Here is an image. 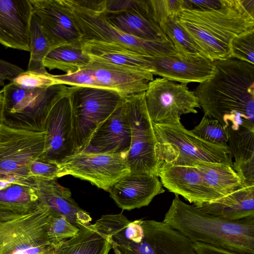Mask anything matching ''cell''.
<instances>
[{"label": "cell", "instance_id": "cell-19", "mask_svg": "<svg viewBox=\"0 0 254 254\" xmlns=\"http://www.w3.org/2000/svg\"><path fill=\"white\" fill-rule=\"evenodd\" d=\"M153 75L181 83H202L215 72V62L197 55L185 58L177 54L152 58Z\"/></svg>", "mask_w": 254, "mask_h": 254}, {"label": "cell", "instance_id": "cell-36", "mask_svg": "<svg viewBox=\"0 0 254 254\" xmlns=\"http://www.w3.org/2000/svg\"><path fill=\"white\" fill-rule=\"evenodd\" d=\"M154 20L159 24L171 19L178 18L183 9V0H149Z\"/></svg>", "mask_w": 254, "mask_h": 254}, {"label": "cell", "instance_id": "cell-21", "mask_svg": "<svg viewBox=\"0 0 254 254\" xmlns=\"http://www.w3.org/2000/svg\"><path fill=\"white\" fill-rule=\"evenodd\" d=\"M30 185L39 201L47 206L52 214L64 217L78 228L90 224L89 213L79 207L71 197L70 190L57 182V179H45L31 177Z\"/></svg>", "mask_w": 254, "mask_h": 254}, {"label": "cell", "instance_id": "cell-43", "mask_svg": "<svg viewBox=\"0 0 254 254\" xmlns=\"http://www.w3.org/2000/svg\"><path fill=\"white\" fill-rule=\"evenodd\" d=\"M242 3L247 12L254 17V0H241Z\"/></svg>", "mask_w": 254, "mask_h": 254}, {"label": "cell", "instance_id": "cell-8", "mask_svg": "<svg viewBox=\"0 0 254 254\" xmlns=\"http://www.w3.org/2000/svg\"><path fill=\"white\" fill-rule=\"evenodd\" d=\"M62 1L76 23L82 43L95 41L118 45L152 57L176 54L172 42L159 43L134 37L117 29L105 18L102 8H89L75 0Z\"/></svg>", "mask_w": 254, "mask_h": 254}, {"label": "cell", "instance_id": "cell-33", "mask_svg": "<svg viewBox=\"0 0 254 254\" xmlns=\"http://www.w3.org/2000/svg\"><path fill=\"white\" fill-rule=\"evenodd\" d=\"M190 131L209 143L228 146L226 129L216 119H209L204 116L199 123Z\"/></svg>", "mask_w": 254, "mask_h": 254}, {"label": "cell", "instance_id": "cell-39", "mask_svg": "<svg viewBox=\"0 0 254 254\" xmlns=\"http://www.w3.org/2000/svg\"><path fill=\"white\" fill-rule=\"evenodd\" d=\"M59 165L44 161L39 157L34 161L30 168L31 177L45 179L59 178Z\"/></svg>", "mask_w": 254, "mask_h": 254}, {"label": "cell", "instance_id": "cell-10", "mask_svg": "<svg viewBox=\"0 0 254 254\" xmlns=\"http://www.w3.org/2000/svg\"><path fill=\"white\" fill-rule=\"evenodd\" d=\"M145 92L125 98L123 107L131 131V142L127 154L130 173L158 177L162 163L155 153L156 137L145 99Z\"/></svg>", "mask_w": 254, "mask_h": 254}, {"label": "cell", "instance_id": "cell-45", "mask_svg": "<svg viewBox=\"0 0 254 254\" xmlns=\"http://www.w3.org/2000/svg\"></svg>", "mask_w": 254, "mask_h": 254}, {"label": "cell", "instance_id": "cell-5", "mask_svg": "<svg viewBox=\"0 0 254 254\" xmlns=\"http://www.w3.org/2000/svg\"><path fill=\"white\" fill-rule=\"evenodd\" d=\"M69 87L57 84L45 88H25L9 82L1 89L0 123L16 129L45 131L50 112Z\"/></svg>", "mask_w": 254, "mask_h": 254}, {"label": "cell", "instance_id": "cell-11", "mask_svg": "<svg viewBox=\"0 0 254 254\" xmlns=\"http://www.w3.org/2000/svg\"><path fill=\"white\" fill-rule=\"evenodd\" d=\"M45 131L7 127L0 123V181L29 180L32 162L43 153Z\"/></svg>", "mask_w": 254, "mask_h": 254}, {"label": "cell", "instance_id": "cell-40", "mask_svg": "<svg viewBox=\"0 0 254 254\" xmlns=\"http://www.w3.org/2000/svg\"><path fill=\"white\" fill-rule=\"evenodd\" d=\"M232 167L245 186H254V157L234 161Z\"/></svg>", "mask_w": 254, "mask_h": 254}, {"label": "cell", "instance_id": "cell-29", "mask_svg": "<svg viewBox=\"0 0 254 254\" xmlns=\"http://www.w3.org/2000/svg\"><path fill=\"white\" fill-rule=\"evenodd\" d=\"M90 57L82 49V45H63L52 49L45 58L43 64L49 70L59 69L66 74L72 73L87 66Z\"/></svg>", "mask_w": 254, "mask_h": 254}, {"label": "cell", "instance_id": "cell-6", "mask_svg": "<svg viewBox=\"0 0 254 254\" xmlns=\"http://www.w3.org/2000/svg\"><path fill=\"white\" fill-rule=\"evenodd\" d=\"M153 127L156 140V156L161 163L191 165L206 162L233 166L228 146L214 144L199 138L181 123L153 124Z\"/></svg>", "mask_w": 254, "mask_h": 254}, {"label": "cell", "instance_id": "cell-30", "mask_svg": "<svg viewBox=\"0 0 254 254\" xmlns=\"http://www.w3.org/2000/svg\"><path fill=\"white\" fill-rule=\"evenodd\" d=\"M29 41L30 58L26 70L47 72L43 62L52 48L42 30L39 17L34 13L30 26Z\"/></svg>", "mask_w": 254, "mask_h": 254}, {"label": "cell", "instance_id": "cell-13", "mask_svg": "<svg viewBox=\"0 0 254 254\" xmlns=\"http://www.w3.org/2000/svg\"><path fill=\"white\" fill-rule=\"evenodd\" d=\"M127 153L81 152L59 165V178L71 175L108 191L120 179L130 173Z\"/></svg>", "mask_w": 254, "mask_h": 254}, {"label": "cell", "instance_id": "cell-27", "mask_svg": "<svg viewBox=\"0 0 254 254\" xmlns=\"http://www.w3.org/2000/svg\"><path fill=\"white\" fill-rule=\"evenodd\" d=\"M38 204V197L30 185V178L25 181H12L0 190V213H24Z\"/></svg>", "mask_w": 254, "mask_h": 254}, {"label": "cell", "instance_id": "cell-12", "mask_svg": "<svg viewBox=\"0 0 254 254\" xmlns=\"http://www.w3.org/2000/svg\"><path fill=\"white\" fill-rule=\"evenodd\" d=\"M145 103L153 124L177 125L183 115L197 113L200 108L194 91L187 83H176L164 78L150 81L145 92Z\"/></svg>", "mask_w": 254, "mask_h": 254}, {"label": "cell", "instance_id": "cell-23", "mask_svg": "<svg viewBox=\"0 0 254 254\" xmlns=\"http://www.w3.org/2000/svg\"><path fill=\"white\" fill-rule=\"evenodd\" d=\"M101 88L114 90L125 98L145 92L153 74L91 60L86 66Z\"/></svg>", "mask_w": 254, "mask_h": 254}, {"label": "cell", "instance_id": "cell-26", "mask_svg": "<svg viewBox=\"0 0 254 254\" xmlns=\"http://www.w3.org/2000/svg\"><path fill=\"white\" fill-rule=\"evenodd\" d=\"M111 249L108 236L90 223L80 227L75 237L56 246L50 254H109Z\"/></svg>", "mask_w": 254, "mask_h": 254}, {"label": "cell", "instance_id": "cell-15", "mask_svg": "<svg viewBox=\"0 0 254 254\" xmlns=\"http://www.w3.org/2000/svg\"><path fill=\"white\" fill-rule=\"evenodd\" d=\"M118 10L103 11L106 20L119 30L139 39L171 42L154 20L149 0H121Z\"/></svg>", "mask_w": 254, "mask_h": 254}, {"label": "cell", "instance_id": "cell-32", "mask_svg": "<svg viewBox=\"0 0 254 254\" xmlns=\"http://www.w3.org/2000/svg\"><path fill=\"white\" fill-rule=\"evenodd\" d=\"M228 146L234 161L254 157V130L241 127L237 130L226 128Z\"/></svg>", "mask_w": 254, "mask_h": 254}, {"label": "cell", "instance_id": "cell-1", "mask_svg": "<svg viewBox=\"0 0 254 254\" xmlns=\"http://www.w3.org/2000/svg\"><path fill=\"white\" fill-rule=\"evenodd\" d=\"M214 62L213 76L194 91L204 116L225 129L254 130V65L232 58Z\"/></svg>", "mask_w": 254, "mask_h": 254}, {"label": "cell", "instance_id": "cell-44", "mask_svg": "<svg viewBox=\"0 0 254 254\" xmlns=\"http://www.w3.org/2000/svg\"><path fill=\"white\" fill-rule=\"evenodd\" d=\"M3 102V92L2 89L0 90V113Z\"/></svg>", "mask_w": 254, "mask_h": 254}, {"label": "cell", "instance_id": "cell-7", "mask_svg": "<svg viewBox=\"0 0 254 254\" xmlns=\"http://www.w3.org/2000/svg\"><path fill=\"white\" fill-rule=\"evenodd\" d=\"M49 208L38 205L24 213H0V254H46L54 249L47 230Z\"/></svg>", "mask_w": 254, "mask_h": 254}, {"label": "cell", "instance_id": "cell-14", "mask_svg": "<svg viewBox=\"0 0 254 254\" xmlns=\"http://www.w3.org/2000/svg\"><path fill=\"white\" fill-rule=\"evenodd\" d=\"M68 92L54 105L47 118L44 149L39 158L61 165L76 154L72 127V110Z\"/></svg>", "mask_w": 254, "mask_h": 254}, {"label": "cell", "instance_id": "cell-24", "mask_svg": "<svg viewBox=\"0 0 254 254\" xmlns=\"http://www.w3.org/2000/svg\"><path fill=\"white\" fill-rule=\"evenodd\" d=\"M91 60L121 66L153 74L152 57L118 45L90 41L82 43Z\"/></svg>", "mask_w": 254, "mask_h": 254}, {"label": "cell", "instance_id": "cell-3", "mask_svg": "<svg viewBox=\"0 0 254 254\" xmlns=\"http://www.w3.org/2000/svg\"><path fill=\"white\" fill-rule=\"evenodd\" d=\"M163 222L192 242L240 254H254V218L237 221L220 219L184 202L175 194Z\"/></svg>", "mask_w": 254, "mask_h": 254}, {"label": "cell", "instance_id": "cell-4", "mask_svg": "<svg viewBox=\"0 0 254 254\" xmlns=\"http://www.w3.org/2000/svg\"><path fill=\"white\" fill-rule=\"evenodd\" d=\"M104 232L115 254H197L190 239L163 221L124 219Z\"/></svg>", "mask_w": 254, "mask_h": 254}, {"label": "cell", "instance_id": "cell-31", "mask_svg": "<svg viewBox=\"0 0 254 254\" xmlns=\"http://www.w3.org/2000/svg\"><path fill=\"white\" fill-rule=\"evenodd\" d=\"M168 19L159 24L162 31L172 43L176 54L188 58L201 55L204 56L187 33L179 25L176 20Z\"/></svg>", "mask_w": 254, "mask_h": 254}, {"label": "cell", "instance_id": "cell-17", "mask_svg": "<svg viewBox=\"0 0 254 254\" xmlns=\"http://www.w3.org/2000/svg\"><path fill=\"white\" fill-rule=\"evenodd\" d=\"M30 1L52 49L63 45H82L80 32L62 0Z\"/></svg>", "mask_w": 254, "mask_h": 254}, {"label": "cell", "instance_id": "cell-18", "mask_svg": "<svg viewBox=\"0 0 254 254\" xmlns=\"http://www.w3.org/2000/svg\"><path fill=\"white\" fill-rule=\"evenodd\" d=\"M33 14L30 0H0V44L6 48L29 52Z\"/></svg>", "mask_w": 254, "mask_h": 254}, {"label": "cell", "instance_id": "cell-41", "mask_svg": "<svg viewBox=\"0 0 254 254\" xmlns=\"http://www.w3.org/2000/svg\"><path fill=\"white\" fill-rule=\"evenodd\" d=\"M24 70L18 65L0 59V86H4L7 80L11 82Z\"/></svg>", "mask_w": 254, "mask_h": 254}, {"label": "cell", "instance_id": "cell-42", "mask_svg": "<svg viewBox=\"0 0 254 254\" xmlns=\"http://www.w3.org/2000/svg\"><path fill=\"white\" fill-rule=\"evenodd\" d=\"M193 243L197 254H240L207 244L197 242Z\"/></svg>", "mask_w": 254, "mask_h": 254}, {"label": "cell", "instance_id": "cell-25", "mask_svg": "<svg viewBox=\"0 0 254 254\" xmlns=\"http://www.w3.org/2000/svg\"><path fill=\"white\" fill-rule=\"evenodd\" d=\"M193 205L205 213L226 220L254 218V186H244L216 199Z\"/></svg>", "mask_w": 254, "mask_h": 254}, {"label": "cell", "instance_id": "cell-20", "mask_svg": "<svg viewBox=\"0 0 254 254\" xmlns=\"http://www.w3.org/2000/svg\"><path fill=\"white\" fill-rule=\"evenodd\" d=\"M165 190L157 176L130 173L117 181L108 192L118 207L131 210L148 205Z\"/></svg>", "mask_w": 254, "mask_h": 254}, {"label": "cell", "instance_id": "cell-22", "mask_svg": "<svg viewBox=\"0 0 254 254\" xmlns=\"http://www.w3.org/2000/svg\"><path fill=\"white\" fill-rule=\"evenodd\" d=\"M130 142V128L123 104L97 127L82 152L127 154Z\"/></svg>", "mask_w": 254, "mask_h": 254}, {"label": "cell", "instance_id": "cell-35", "mask_svg": "<svg viewBox=\"0 0 254 254\" xmlns=\"http://www.w3.org/2000/svg\"><path fill=\"white\" fill-rule=\"evenodd\" d=\"M230 58L254 64V31L234 37L230 44Z\"/></svg>", "mask_w": 254, "mask_h": 254}, {"label": "cell", "instance_id": "cell-28", "mask_svg": "<svg viewBox=\"0 0 254 254\" xmlns=\"http://www.w3.org/2000/svg\"><path fill=\"white\" fill-rule=\"evenodd\" d=\"M191 165L197 170L207 183L222 196L245 186L230 165L197 162Z\"/></svg>", "mask_w": 254, "mask_h": 254}, {"label": "cell", "instance_id": "cell-34", "mask_svg": "<svg viewBox=\"0 0 254 254\" xmlns=\"http://www.w3.org/2000/svg\"><path fill=\"white\" fill-rule=\"evenodd\" d=\"M50 214L51 218L47 233L49 242L52 246L55 247L77 234L79 228L72 224L62 215Z\"/></svg>", "mask_w": 254, "mask_h": 254}, {"label": "cell", "instance_id": "cell-37", "mask_svg": "<svg viewBox=\"0 0 254 254\" xmlns=\"http://www.w3.org/2000/svg\"><path fill=\"white\" fill-rule=\"evenodd\" d=\"M25 88H45L60 84L54 75L46 73H37L24 70L15 76L11 81Z\"/></svg>", "mask_w": 254, "mask_h": 254}, {"label": "cell", "instance_id": "cell-38", "mask_svg": "<svg viewBox=\"0 0 254 254\" xmlns=\"http://www.w3.org/2000/svg\"><path fill=\"white\" fill-rule=\"evenodd\" d=\"M54 76L60 84L71 86L101 88L91 70L86 66L72 73Z\"/></svg>", "mask_w": 254, "mask_h": 254}, {"label": "cell", "instance_id": "cell-16", "mask_svg": "<svg viewBox=\"0 0 254 254\" xmlns=\"http://www.w3.org/2000/svg\"><path fill=\"white\" fill-rule=\"evenodd\" d=\"M158 177L163 187L175 194L181 195L193 205L222 197L192 165L163 162L159 168Z\"/></svg>", "mask_w": 254, "mask_h": 254}, {"label": "cell", "instance_id": "cell-9", "mask_svg": "<svg viewBox=\"0 0 254 254\" xmlns=\"http://www.w3.org/2000/svg\"><path fill=\"white\" fill-rule=\"evenodd\" d=\"M72 133L76 154L85 149L91 135L125 98L104 88L71 86Z\"/></svg>", "mask_w": 254, "mask_h": 254}, {"label": "cell", "instance_id": "cell-2", "mask_svg": "<svg viewBox=\"0 0 254 254\" xmlns=\"http://www.w3.org/2000/svg\"><path fill=\"white\" fill-rule=\"evenodd\" d=\"M176 21L202 54L212 61L230 58L231 40L254 31V17L241 0H228L217 9H183Z\"/></svg>", "mask_w": 254, "mask_h": 254}]
</instances>
